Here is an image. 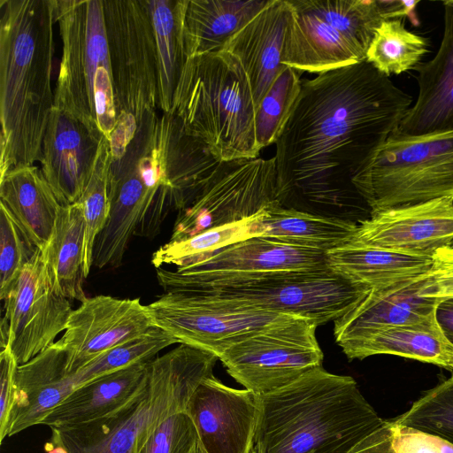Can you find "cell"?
Masks as SVG:
<instances>
[{
    "label": "cell",
    "mask_w": 453,
    "mask_h": 453,
    "mask_svg": "<svg viewBox=\"0 0 453 453\" xmlns=\"http://www.w3.org/2000/svg\"><path fill=\"white\" fill-rule=\"evenodd\" d=\"M413 104L366 61L302 80L275 142L283 207L357 223L371 210L352 180Z\"/></svg>",
    "instance_id": "cell-1"
},
{
    "label": "cell",
    "mask_w": 453,
    "mask_h": 453,
    "mask_svg": "<svg viewBox=\"0 0 453 453\" xmlns=\"http://www.w3.org/2000/svg\"><path fill=\"white\" fill-rule=\"evenodd\" d=\"M0 178L41 160L54 108L55 0H0Z\"/></svg>",
    "instance_id": "cell-2"
},
{
    "label": "cell",
    "mask_w": 453,
    "mask_h": 453,
    "mask_svg": "<svg viewBox=\"0 0 453 453\" xmlns=\"http://www.w3.org/2000/svg\"><path fill=\"white\" fill-rule=\"evenodd\" d=\"M383 420L352 377L319 366L259 396L250 453H349Z\"/></svg>",
    "instance_id": "cell-3"
},
{
    "label": "cell",
    "mask_w": 453,
    "mask_h": 453,
    "mask_svg": "<svg viewBox=\"0 0 453 453\" xmlns=\"http://www.w3.org/2000/svg\"><path fill=\"white\" fill-rule=\"evenodd\" d=\"M215 354L183 343L148 362L144 394L114 414L51 428V442L68 453H130L169 417L186 411L196 388L213 375Z\"/></svg>",
    "instance_id": "cell-4"
},
{
    "label": "cell",
    "mask_w": 453,
    "mask_h": 453,
    "mask_svg": "<svg viewBox=\"0 0 453 453\" xmlns=\"http://www.w3.org/2000/svg\"><path fill=\"white\" fill-rule=\"evenodd\" d=\"M256 109L239 61L222 50L188 58L171 114L219 161L258 157Z\"/></svg>",
    "instance_id": "cell-5"
},
{
    "label": "cell",
    "mask_w": 453,
    "mask_h": 453,
    "mask_svg": "<svg viewBox=\"0 0 453 453\" xmlns=\"http://www.w3.org/2000/svg\"><path fill=\"white\" fill-rule=\"evenodd\" d=\"M165 292H180L238 302L261 310L304 318L318 326L355 308L372 291L329 268L191 277L157 269Z\"/></svg>",
    "instance_id": "cell-6"
},
{
    "label": "cell",
    "mask_w": 453,
    "mask_h": 453,
    "mask_svg": "<svg viewBox=\"0 0 453 453\" xmlns=\"http://www.w3.org/2000/svg\"><path fill=\"white\" fill-rule=\"evenodd\" d=\"M62 55L54 107L107 138L117 119L103 0H55Z\"/></svg>",
    "instance_id": "cell-7"
},
{
    "label": "cell",
    "mask_w": 453,
    "mask_h": 453,
    "mask_svg": "<svg viewBox=\"0 0 453 453\" xmlns=\"http://www.w3.org/2000/svg\"><path fill=\"white\" fill-rule=\"evenodd\" d=\"M352 182L371 214L453 196V131L391 133Z\"/></svg>",
    "instance_id": "cell-8"
},
{
    "label": "cell",
    "mask_w": 453,
    "mask_h": 453,
    "mask_svg": "<svg viewBox=\"0 0 453 453\" xmlns=\"http://www.w3.org/2000/svg\"><path fill=\"white\" fill-rule=\"evenodd\" d=\"M291 16L282 63L321 73L365 61L384 20L377 0H288Z\"/></svg>",
    "instance_id": "cell-9"
},
{
    "label": "cell",
    "mask_w": 453,
    "mask_h": 453,
    "mask_svg": "<svg viewBox=\"0 0 453 453\" xmlns=\"http://www.w3.org/2000/svg\"><path fill=\"white\" fill-rule=\"evenodd\" d=\"M117 115L140 122L158 108V68L147 0H103Z\"/></svg>",
    "instance_id": "cell-10"
},
{
    "label": "cell",
    "mask_w": 453,
    "mask_h": 453,
    "mask_svg": "<svg viewBox=\"0 0 453 453\" xmlns=\"http://www.w3.org/2000/svg\"><path fill=\"white\" fill-rule=\"evenodd\" d=\"M317 326L310 319L293 317L234 343L219 359L246 389L265 395L322 366Z\"/></svg>",
    "instance_id": "cell-11"
},
{
    "label": "cell",
    "mask_w": 453,
    "mask_h": 453,
    "mask_svg": "<svg viewBox=\"0 0 453 453\" xmlns=\"http://www.w3.org/2000/svg\"><path fill=\"white\" fill-rule=\"evenodd\" d=\"M154 326L219 357L246 337L295 316L208 296L165 292L146 305Z\"/></svg>",
    "instance_id": "cell-12"
},
{
    "label": "cell",
    "mask_w": 453,
    "mask_h": 453,
    "mask_svg": "<svg viewBox=\"0 0 453 453\" xmlns=\"http://www.w3.org/2000/svg\"><path fill=\"white\" fill-rule=\"evenodd\" d=\"M276 203L280 204L274 157L221 161L189 205L178 212L170 241L250 218Z\"/></svg>",
    "instance_id": "cell-13"
},
{
    "label": "cell",
    "mask_w": 453,
    "mask_h": 453,
    "mask_svg": "<svg viewBox=\"0 0 453 453\" xmlns=\"http://www.w3.org/2000/svg\"><path fill=\"white\" fill-rule=\"evenodd\" d=\"M4 307L1 349L9 347L19 365L55 343L73 311L55 290L41 250L22 269Z\"/></svg>",
    "instance_id": "cell-14"
},
{
    "label": "cell",
    "mask_w": 453,
    "mask_h": 453,
    "mask_svg": "<svg viewBox=\"0 0 453 453\" xmlns=\"http://www.w3.org/2000/svg\"><path fill=\"white\" fill-rule=\"evenodd\" d=\"M146 305L139 298L99 295L87 297L70 315L57 342L65 351L73 374L108 349L153 327Z\"/></svg>",
    "instance_id": "cell-15"
},
{
    "label": "cell",
    "mask_w": 453,
    "mask_h": 453,
    "mask_svg": "<svg viewBox=\"0 0 453 453\" xmlns=\"http://www.w3.org/2000/svg\"><path fill=\"white\" fill-rule=\"evenodd\" d=\"M452 241L453 196H444L371 214L350 242L432 258Z\"/></svg>",
    "instance_id": "cell-16"
},
{
    "label": "cell",
    "mask_w": 453,
    "mask_h": 453,
    "mask_svg": "<svg viewBox=\"0 0 453 453\" xmlns=\"http://www.w3.org/2000/svg\"><path fill=\"white\" fill-rule=\"evenodd\" d=\"M186 412L207 453H250L259 413V395L235 389L214 375L191 395Z\"/></svg>",
    "instance_id": "cell-17"
},
{
    "label": "cell",
    "mask_w": 453,
    "mask_h": 453,
    "mask_svg": "<svg viewBox=\"0 0 453 453\" xmlns=\"http://www.w3.org/2000/svg\"><path fill=\"white\" fill-rule=\"evenodd\" d=\"M104 136L73 115L52 109L42 142L41 171L62 205L76 203L83 194Z\"/></svg>",
    "instance_id": "cell-18"
},
{
    "label": "cell",
    "mask_w": 453,
    "mask_h": 453,
    "mask_svg": "<svg viewBox=\"0 0 453 453\" xmlns=\"http://www.w3.org/2000/svg\"><path fill=\"white\" fill-rule=\"evenodd\" d=\"M290 16L288 0H271L223 48L243 68L250 85L255 109L287 67L282 59Z\"/></svg>",
    "instance_id": "cell-19"
},
{
    "label": "cell",
    "mask_w": 453,
    "mask_h": 453,
    "mask_svg": "<svg viewBox=\"0 0 453 453\" xmlns=\"http://www.w3.org/2000/svg\"><path fill=\"white\" fill-rule=\"evenodd\" d=\"M426 273L372 289L355 308L334 321L337 344L381 329L435 319L440 300L420 294Z\"/></svg>",
    "instance_id": "cell-20"
},
{
    "label": "cell",
    "mask_w": 453,
    "mask_h": 453,
    "mask_svg": "<svg viewBox=\"0 0 453 453\" xmlns=\"http://www.w3.org/2000/svg\"><path fill=\"white\" fill-rule=\"evenodd\" d=\"M442 4L444 28L438 51L413 69L418 73V97L396 128L404 135L453 131V2Z\"/></svg>",
    "instance_id": "cell-21"
},
{
    "label": "cell",
    "mask_w": 453,
    "mask_h": 453,
    "mask_svg": "<svg viewBox=\"0 0 453 453\" xmlns=\"http://www.w3.org/2000/svg\"><path fill=\"white\" fill-rule=\"evenodd\" d=\"M325 268L328 266L323 251L257 236L217 250L196 264L176 267L175 271L186 276L211 277Z\"/></svg>",
    "instance_id": "cell-22"
},
{
    "label": "cell",
    "mask_w": 453,
    "mask_h": 453,
    "mask_svg": "<svg viewBox=\"0 0 453 453\" xmlns=\"http://www.w3.org/2000/svg\"><path fill=\"white\" fill-rule=\"evenodd\" d=\"M148 362L101 376L73 389L42 421L71 427L107 418L139 399L148 383Z\"/></svg>",
    "instance_id": "cell-23"
},
{
    "label": "cell",
    "mask_w": 453,
    "mask_h": 453,
    "mask_svg": "<svg viewBox=\"0 0 453 453\" xmlns=\"http://www.w3.org/2000/svg\"><path fill=\"white\" fill-rule=\"evenodd\" d=\"M17 402L9 436L42 425L74 387L65 349L56 342L16 372Z\"/></svg>",
    "instance_id": "cell-24"
},
{
    "label": "cell",
    "mask_w": 453,
    "mask_h": 453,
    "mask_svg": "<svg viewBox=\"0 0 453 453\" xmlns=\"http://www.w3.org/2000/svg\"><path fill=\"white\" fill-rule=\"evenodd\" d=\"M0 203L40 250L47 245L62 204L36 165L13 168L0 178Z\"/></svg>",
    "instance_id": "cell-25"
},
{
    "label": "cell",
    "mask_w": 453,
    "mask_h": 453,
    "mask_svg": "<svg viewBox=\"0 0 453 453\" xmlns=\"http://www.w3.org/2000/svg\"><path fill=\"white\" fill-rule=\"evenodd\" d=\"M328 268L342 278L372 289L426 273L432 258L401 254L349 242L326 253Z\"/></svg>",
    "instance_id": "cell-26"
},
{
    "label": "cell",
    "mask_w": 453,
    "mask_h": 453,
    "mask_svg": "<svg viewBox=\"0 0 453 453\" xmlns=\"http://www.w3.org/2000/svg\"><path fill=\"white\" fill-rule=\"evenodd\" d=\"M339 346L349 360L389 354L445 368L453 350L436 319L381 329Z\"/></svg>",
    "instance_id": "cell-27"
},
{
    "label": "cell",
    "mask_w": 453,
    "mask_h": 453,
    "mask_svg": "<svg viewBox=\"0 0 453 453\" xmlns=\"http://www.w3.org/2000/svg\"><path fill=\"white\" fill-rule=\"evenodd\" d=\"M271 0H188L185 15L188 58L218 52Z\"/></svg>",
    "instance_id": "cell-28"
},
{
    "label": "cell",
    "mask_w": 453,
    "mask_h": 453,
    "mask_svg": "<svg viewBox=\"0 0 453 453\" xmlns=\"http://www.w3.org/2000/svg\"><path fill=\"white\" fill-rule=\"evenodd\" d=\"M262 237L291 246L327 251L349 243L357 223L273 204L262 211Z\"/></svg>",
    "instance_id": "cell-29"
},
{
    "label": "cell",
    "mask_w": 453,
    "mask_h": 453,
    "mask_svg": "<svg viewBox=\"0 0 453 453\" xmlns=\"http://www.w3.org/2000/svg\"><path fill=\"white\" fill-rule=\"evenodd\" d=\"M157 57L158 108L171 113L175 92L188 59L185 15L188 0H147Z\"/></svg>",
    "instance_id": "cell-30"
},
{
    "label": "cell",
    "mask_w": 453,
    "mask_h": 453,
    "mask_svg": "<svg viewBox=\"0 0 453 453\" xmlns=\"http://www.w3.org/2000/svg\"><path fill=\"white\" fill-rule=\"evenodd\" d=\"M84 218L80 203L62 205L42 258L55 290L67 299L81 303L83 289Z\"/></svg>",
    "instance_id": "cell-31"
},
{
    "label": "cell",
    "mask_w": 453,
    "mask_h": 453,
    "mask_svg": "<svg viewBox=\"0 0 453 453\" xmlns=\"http://www.w3.org/2000/svg\"><path fill=\"white\" fill-rule=\"evenodd\" d=\"M262 211L250 218L209 228L184 240L169 241L152 254L151 264L156 269L165 265L184 267L201 262L227 246L262 236Z\"/></svg>",
    "instance_id": "cell-32"
},
{
    "label": "cell",
    "mask_w": 453,
    "mask_h": 453,
    "mask_svg": "<svg viewBox=\"0 0 453 453\" xmlns=\"http://www.w3.org/2000/svg\"><path fill=\"white\" fill-rule=\"evenodd\" d=\"M404 20H383L366 53L365 61L387 77L414 69L429 51L428 40L407 30Z\"/></svg>",
    "instance_id": "cell-33"
},
{
    "label": "cell",
    "mask_w": 453,
    "mask_h": 453,
    "mask_svg": "<svg viewBox=\"0 0 453 453\" xmlns=\"http://www.w3.org/2000/svg\"><path fill=\"white\" fill-rule=\"evenodd\" d=\"M174 343L179 342L164 330L153 326L142 335L108 349L71 374L73 387L76 388L105 374L149 362Z\"/></svg>",
    "instance_id": "cell-34"
},
{
    "label": "cell",
    "mask_w": 453,
    "mask_h": 453,
    "mask_svg": "<svg viewBox=\"0 0 453 453\" xmlns=\"http://www.w3.org/2000/svg\"><path fill=\"white\" fill-rule=\"evenodd\" d=\"M109 157V141L104 136L91 179L77 201L81 206L84 218L83 273L85 279L94 265V248L96 238L104 228L110 216Z\"/></svg>",
    "instance_id": "cell-35"
},
{
    "label": "cell",
    "mask_w": 453,
    "mask_h": 453,
    "mask_svg": "<svg viewBox=\"0 0 453 453\" xmlns=\"http://www.w3.org/2000/svg\"><path fill=\"white\" fill-rule=\"evenodd\" d=\"M301 84L299 71L287 66L256 109L255 132L260 150L276 142L298 97Z\"/></svg>",
    "instance_id": "cell-36"
},
{
    "label": "cell",
    "mask_w": 453,
    "mask_h": 453,
    "mask_svg": "<svg viewBox=\"0 0 453 453\" xmlns=\"http://www.w3.org/2000/svg\"><path fill=\"white\" fill-rule=\"evenodd\" d=\"M349 453H453V445L392 419L383 420Z\"/></svg>",
    "instance_id": "cell-37"
},
{
    "label": "cell",
    "mask_w": 453,
    "mask_h": 453,
    "mask_svg": "<svg viewBox=\"0 0 453 453\" xmlns=\"http://www.w3.org/2000/svg\"><path fill=\"white\" fill-rule=\"evenodd\" d=\"M394 420L453 445V375L426 391Z\"/></svg>",
    "instance_id": "cell-38"
},
{
    "label": "cell",
    "mask_w": 453,
    "mask_h": 453,
    "mask_svg": "<svg viewBox=\"0 0 453 453\" xmlns=\"http://www.w3.org/2000/svg\"><path fill=\"white\" fill-rule=\"evenodd\" d=\"M9 210L0 203V299L7 296L24 266L39 252Z\"/></svg>",
    "instance_id": "cell-39"
},
{
    "label": "cell",
    "mask_w": 453,
    "mask_h": 453,
    "mask_svg": "<svg viewBox=\"0 0 453 453\" xmlns=\"http://www.w3.org/2000/svg\"><path fill=\"white\" fill-rule=\"evenodd\" d=\"M198 441L196 426L186 412L165 419L130 453H189Z\"/></svg>",
    "instance_id": "cell-40"
},
{
    "label": "cell",
    "mask_w": 453,
    "mask_h": 453,
    "mask_svg": "<svg viewBox=\"0 0 453 453\" xmlns=\"http://www.w3.org/2000/svg\"><path fill=\"white\" fill-rule=\"evenodd\" d=\"M17 363L9 347L0 353V443L9 436L17 402Z\"/></svg>",
    "instance_id": "cell-41"
},
{
    "label": "cell",
    "mask_w": 453,
    "mask_h": 453,
    "mask_svg": "<svg viewBox=\"0 0 453 453\" xmlns=\"http://www.w3.org/2000/svg\"><path fill=\"white\" fill-rule=\"evenodd\" d=\"M420 294L438 300L453 297L452 245L439 249L432 257L431 266Z\"/></svg>",
    "instance_id": "cell-42"
},
{
    "label": "cell",
    "mask_w": 453,
    "mask_h": 453,
    "mask_svg": "<svg viewBox=\"0 0 453 453\" xmlns=\"http://www.w3.org/2000/svg\"><path fill=\"white\" fill-rule=\"evenodd\" d=\"M381 11L382 17L385 19H405L409 17L418 24L414 17V10L419 4V0L403 1V0H377Z\"/></svg>",
    "instance_id": "cell-43"
},
{
    "label": "cell",
    "mask_w": 453,
    "mask_h": 453,
    "mask_svg": "<svg viewBox=\"0 0 453 453\" xmlns=\"http://www.w3.org/2000/svg\"><path fill=\"white\" fill-rule=\"evenodd\" d=\"M435 319L447 341L453 346V297L439 301Z\"/></svg>",
    "instance_id": "cell-44"
},
{
    "label": "cell",
    "mask_w": 453,
    "mask_h": 453,
    "mask_svg": "<svg viewBox=\"0 0 453 453\" xmlns=\"http://www.w3.org/2000/svg\"><path fill=\"white\" fill-rule=\"evenodd\" d=\"M46 453H68L66 449L61 445L54 444L49 441L45 444Z\"/></svg>",
    "instance_id": "cell-45"
},
{
    "label": "cell",
    "mask_w": 453,
    "mask_h": 453,
    "mask_svg": "<svg viewBox=\"0 0 453 453\" xmlns=\"http://www.w3.org/2000/svg\"><path fill=\"white\" fill-rule=\"evenodd\" d=\"M189 453H207L199 439Z\"/></svg>",
    "instance_id": "cell-46"
},
{
    "label": "cell",
    "mask_w": 453,
    "mask_h": 453,
    "mask_svg": "<svg viewBox=\"0 0 453 453\" xmlns=\"http://www.w3.org/2000/svg\"><path fill=\"white\" fill-rule=\"evenodd\" d=\"M447 368L453 370V350L449 357Z\"/></svg>",
    "instance_id": "cell-47"
},
{
    "label": "cell",
    "mask_w": 453,
    "mask_h": 453,
    "mask_svg": "<svg viewBox=\"0 0 453 453\" xmlns=\"http://www.w3.org/2000/svg\"><path fill=\"white\" fill-rule=\"evenodd\" d=\"M450 245H452V246H453V241L451 242Z\"/></svg>",
    "instance_id": "cell-48"
},
{
    "label": "cell",
    "mask_w": 453,
    "mask_h": 453,
    "mask_svg": "<svg viewBox=\"0 0 453 453\" xmlns=\"http://www.w3.org/2000/svg\"><path fill=\"white\" fill-rule=\"evenodd\" d=\"M452 2H453V0H452Z\"/></svg>",
    "instance_id": "cell-49"
}]
</instances>
